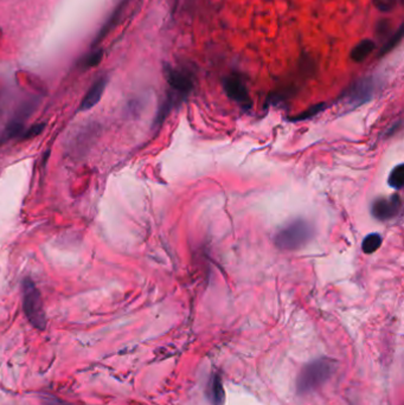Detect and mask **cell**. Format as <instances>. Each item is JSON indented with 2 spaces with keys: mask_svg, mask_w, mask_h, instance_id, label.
<instances>
[{
  "mask_svg": "<svg viewBox=\"0 0 404 405\" xmlns=\"http://www.w3.org/2000/svg\"><path fill=\"white\" fill-rule=\"evenodd\" d=\"M313 228L307 220L296 219L277 231L274 237L275 246L282 250H298L310 242Z\"/></svg>",
  "mask_w": 404,
  "mask_h": 405,
  "instance_id": "6da1fadb",
  "label": "cell"
},
{
  "mask_svg": "<svg viewBox=\"0 0 404 405\" xmlns=\"http://www.w3.org/2000/svg\"><path fill=\"white\" fill-rule=\"evenodd\" d=\"M335 362L330 359H318L310 365L305 366L298 378L299 393L314 391L320 385L329 379L334 370Z\"/></svg>",
  "mask_w": 404,
  "mask_h": 405,
  "instance_id": "7a4b0ae2",
  "label": "cell"
},
{
  "mask_svg": "<svg viewBox=\"0 0 404 405\" xmlns=\"http://www.w3.org/2000/svg\"><path fill=\"white\" fill-rule=\"evenodd\" d=\"M23 290V309L26 318L37 330L43 331L47 326V316H45L43 301L41 293L31 278H25L22 286Z\"/></svg>",
  "mask_w": 404,
  "mask_h": 405,
  "instance_id": "3957f363",
  "label": "cell"
},
{
  "mask_svg": "<svg viewBox=\"0 0 404 405\" xmlns=\"http://www.w3.org/2000/svg\"><path fill=\"white\" fill-rule=\"evenodd\" d=\"M402 209V199L395 193L389 198H379L372 202L371 213L377 220L386 221L395 218Z\"/></svg>",
  "mask_w": 404,
  "mask_h": 405,
  "instance_id": "277c9868",
  "label": "cell"
},
{
  "mask_svg": "<svg viewBox=\"0 0 404 405\" xmlns=\"http://www.w3.org/2000/svg\"><path fill=\"white\" fill-rule=\"evenodd\" d=\"M224 90L231 100L239 103L241 106L246 107V108L251 106V101L245 83L237 76H229L224 79Z\"/></svg>",
  "mask_w": 404,
  "mask_h": 405,
  "instance_id": "5b68a950",
  "label": "cell"
},
{
  "mask_svg": "<svg viewBox=\"0 0 404 405\" xmlns=\"http://www.w3.org/2000/svg\"><path fill=\"white\" fill-rule=\"evenodd\" d=\"M107 83H108V79H107L106 76L100 77L97 81H95L93 83V86H91L89 88V90L87 91V94L85 95V97H83L81 105H79V110H81V112H83V110L91 109L94 106H96L97 103L100 102L102 95L105 93Z\"/></svg>",
  "mask_w": 404,
  "mask_h": 405,
  "instance_id": "8992f818",
  "label": "cell"
},
{
  "mask_svg": "<svg viewBox=\"0 0 404 405\" xmlns=\"http://www.w3.org/2000/svg\"><path fill=\"white\" fill-rule=\"evenodd\" d=\"M372 91H373V87L369 81H363V82L357 83V85L352 88L351 91H350V94H349L350 102L354 103V105H359V103H363L371 97Z\"/></svg>",
  "mask_w": 404,
  "mask_h": 405,
  "instance_id": "52a82bcc",
  "label": "cell"
},
{
  "mask_svg": "<svg viewBox=\"0 0 404 405\" xmlns=\"http://www.w3.org/2000/svg\"><path fill=\"white\" fill-rule=\"evenodd\" d=\"M208 396L212 405H223L226 392L223 390L222 381H220L219 377L217 374H213L211 377L210 383H209Z\"/></svg>",
  "mask_w": 404,
  "mask_h": 405,
  "instance_id": "ba28073f",
  "label": "cell"
},
{
  "mask_svg": "<svg viewBox=\"0 0 404 405\" xmlns=\"http://www.w3.org/2000/svg\"><path fill=\"white\" fill-rule=\"evenodd\" d=\"M373 49H375V43L372 40L367 39L360 42L352 50L351 58L354 62H361V60H364L372 52Z\"/></svg>",
  "mask_w": 404,
  "mask_h": 405,
  "instance_id": "9c48e42d",
  "label": "cell"
},
{
  "mask_svg": "<svg viewBox=\"0 0 404 405\" xmlns=\"http://www.w3.org/2000/svg\"><path fill=\"white\" fill-rule=\"evenodd\" d=\"M382 236L379 234H370L363 239V243H361V250L364 251L365 254H373L376 253L377 250L379 249L380 246H382Z\"/></svg>",
  "mask_w": 404,
  "mask_h": 405,
  "instance_id": "30bf717a",
  "label": "cell"
},
{
  "mask_svg": "<svg viewBox=\"0 0 404 405\" xmlns=\"http://www.w3.org/2000/svg\"><path fill=\"white\" fill-rule=\"evenodd\" d=\"M388 184L390 187L395 190H401L404 184V165L403 164H399L392 169L388 178Z\"/></svg>",
  "mask_w": 404,
  "mask_h": 405,
  "instance_id": "8fae6325",
  "label": "cell"
},
{
  "mask_svg": "<svg viewBox=\"0 0 404 405\" xmlns=\"http://www.w3.org/2000/svg\"><path fill=\"white\" fill-rule=\"evenodd\" d=\"M102 58H104V51L102 50H94L93 52L86 55L83 58L79 60L78 66L83 69H90L98 66L101 63Z\"/></svg>",
  "mask_w": 404,
  "mask_h": 405,
  "instance_id": "7c38bea8",
  "label": "cell"
},
{
  "mask_svg": "<svg viewBox=\"0 0 404 405\" xmlns=\"http://www.w3.org/2000/svg\"><path fill=\"white\" fill-rule=\"evenodd\" d=\"M322 107H324V105H316V106L311 107L310 109H307V110H306V112H304L302 114H299L298 116H295L294 118H292V121H304V120H307V118H310V117H312V116H314V115H316V114H318L319 112H321V110L324 109Z\"/></svg>",
  "mask_w": 404,
  "mask_h": 405,
  "instance_id": "4fadbf2b",
  "label": "cell"
},
{
  "mask_svg": "<svg viewBox=\"0 0 404 405\" xmlns=\"http://www.w3.org/2000/svg\"><path fill=\"white\" fill-rule=\"evenodd\" d=\"M402 32H403V29H402V26H401V28L398 29L397 33H396L395 36L392 37L390 40H389L388 44L384 45V48L382 49V51H380V55H386V53H388L389 51H391L392 49H394L396 45L398 44V42L401 40V38H402Z\"/></svg>",
  "mask_w": 404,
  "mask_h": 405,
  "instance_id": "5bb4252c",
  "label": "cell"
},
{
  "mask_svg": "<svg viewBox=\"0 0 404 405\" xmlns=\"http://www.w3.org/2000/svg\"><path fill=\"white\" fill-rule=\"evenodd\" d=\"M396 2L397 0H373V4L379 11L388 12V11H391L396 6Z\"/></svg>",
  "mask_w": 404,
  "mask_h": 405,
  "instance_id": "9a60e30c",
  "label": "cell"
},
{
  "mask_svg": "<svg viewBox=\"0 0 404 405\" xmlns=\"http://www.w3.org/2000/svg\"><path fill=\"white\" fill-rule=\"evenodd\" d=\"M44 127H45V124L33 125L32 127H30L28 131L23 134V139H30V137L37 136L38 134H41V133L44 131Z\"/></svg>",
  "mask_w": 404,
  "mask_h": 405,
  "instance_id": "2e32d148",
  "label": "cell"
},
{
  "mask_svg": "<svg viewBox=\"0 0 404 405\" xmlns=\"http://www.w3.org/2000/svg\"><path fill=\"white\" fill-rule=\"evenodd\" d=\"M47 400L49 405H72L70 403L63 402V400H60L59 398H56V397H51V396L48 397Z\"/></svg>",
  "mask_w": 404,
  "mask_h": 405,
  "instance_id": "e0dca14e",
  "label": "cell"
}]
</instances>
